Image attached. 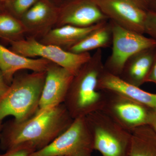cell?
Listing matches in <instances>:
<instances>
[{"label": "cell", "mask_w": 156, "mask_h": 156, "mask_svg": "<svg viewBox=\"0 0 156 156\" xmlns=\"http://www.w3.org/2000/svg\"><path fill=\"white\" fill-rule=\"evenodd\" d=\"M13 52L25 57H41L58 65L75 76L91 56L89 52L75 53L55 45L46 44L33 38L6 40Z\"/></svg>", "instance_id": "obj_6"}, {"label": "cell", "mask_w": 156, "mask_h": 156, "mask_svg": "<svg viewBox=\"0 0 156 156\" xmlns=\"http://www.w3.org/2000/svg\"><path fill=\"white\" fill-rule=\"evenodd\" d=\"M37 0H11L5 3L11 11L17 15H22L36 4Z\"/></svg>", "instance_id": "obj_20"}, {"label": "cell", "mask_w": 156, "mask_h": 156, "mask_svg": "<svg viewBox=\"0 0 156 156\" xmlns=\"http://www.w3.org/2000/svg\"><path fill=\"white\" fill-rule=\"evenodd\" d=\"M151 82L156 84V54L152 66L147 78L146 83Z\"/></svg>", "instance_id": "obj_25"}, {"label": "cell", "mask_w": 156, "mask_h": 156, "mask_svg": "<svg viewBox=\"0 0 156 156\" xmlns=\"http://www.w3.org/2000/svg\"><path fill=\"white\" fill-rule=\"evenodd\" d=\"M145 34L156 42V11H147L145 24Z\"/></svg>", "instance_id": "obj_21"}, {"label": "cell", "mask_w": 156, "mask_h": 156, "mask_svg": "<svg viewBox=\"0 0 156 156\" xmlns=\"http://www.w3.org/2000/svg\"><path fill=\"white\" fill-rule=\"evenodd\" d=\"M156 54V47L139 51L128 59L119 77L122 80L140 87L146 83Z\"/></svg>", "instance_id": "obj_13"}, {"label": "cell", "mask_w": 156, "mask_h": 156, "mask_svg": "<svg viewBox=\"0 0 156 156\" xmlns=\"http://www.w3.org/2000/svg\"><path fill=\"white\" fill-rule=\"evenodd\" d=\"M86 118L93 136L94 150L103 156H129L131 131L101 110L93 112Z\"/></svg>", "instance_id": "obj_4"}, {"label": "cell", "mask_w": 156, "mask_h": 156, "mask_svg": "<svg viewBox=\"0 0 156 156\" xmlns=\"http://www.w3.org/2000/svg\"><path fill=\"white\" fill-rule=\"evenodd\" d=\"M112 44L111 27L108 20L67 50L75 53H87L90 50L108 48Z\"/></svg>", "instance_id": "obj_17"}, {"label": "cell", "mask_w": 156, "mask_h": 156, "mask_svg": "<svg viewBox=\"0 0 156 156\" xmlns=\"http://www.w3.org/2000/svg\"><path fill=\"white\" fill-rule=\"evenodd\" d=\"M27 30L23 23L13 15L0 13V38L4 40H17Z\"/></svg>", "instance_id": "obj_19"}, {"label": "cell", "mask_w": 156, "mask_h": 156, "mask_svg": "<svg viewBox=\"0 0 156 156\" xmlns=\"http://www.w3.org/2000/svg\"><path fill=\"white\" fill-rule=\"evenodd\" d=\"M140 9L147 11L151 9L152 4L155 0H130Z\"/></svg>", "instance_id": "obj_23"}, {"label": "cell", "mask_w": 156, "mask_h": 156, "mask_svg": "<svg viewBox=\"0 0 156 156\" xmlns=\"http://www.w3.org/2000/svg\"><path fill=\"white\" fill-rule=\"evenodd\" d=\"M112 33V52L104 63L106 71L119 76L124 65L132 55L156 47V42L143 34L129 30L109 20Z\"/></svg>", "instance_id": "obj_7"}, {"label": "cell", "mask_w": 156, "mask_h": 156, "mask_svg": "<svg viewBox=\"0 0 156 156\" xmlns=\"http://www.w3.org/2000/svg\"><path fill=\"white\" fill-rule=\"evenodd\" d=\"M147 125L156 133V108H150L148 115Z\"/></svg>", "instance_id": "obj_24"}, {"label": "cell", "mask_w": 156, "mask_h": 156, "mask_svg": "<svg viewBox=\"0 0 156 156\" xmlns=\"http://www.w3.org/2000/svg\"><path fill=\"white\" fill-rule=\"evenodd\" d=\"M50 62L44 58L34 59L23 56L0 44V69L9 85L16 73L20 70H30L34 72H45Z\"/></svg>", "instance_id": "obj_12"}, {"label": "cell", "mask_w": 156, "mask_h": 156, "mask_svg": "<svg viewBox=\"0 0 156 156\" xmlns=\"http://www.w3.org/2000/svg\"><path fill=\"white\" fill-rule=\"evenodd\" d=\"M150 10H155L156 11V0H155L152 4Z\"/></svg>", "instance_id": "obj_27"}, {"label": "cell", "mask_w": 156, "mask_h": 156, "mask_svg": "<svg viewBox=\"0 0 156 156\" xmlns=\"http://www.w3.org/2000/svg\"><path fill=\"white\" fill-rule=\"evenodd\" d=\"M34 148L28 144H24L6 151L0 156H30L36 151Z\"/></svg>", "instance_id": "obj_22"}, {"label": "cell", "mask_w": 156, "mask_h": 156, "mask_svg": "<svg viewBox=\"0 0 156 156\" xmlns=\"http://www.w3.org/2000/svg\"><path fill=\"white\" fill-rule=\"evenodd\" d=\"M104 101L101 110L124 128L132 131L147 125L150 108L114 91L102 90Z\"/></svg>", "instance_id": "obj_8"}, {"label": "cell", "mask_w": 156, "mask_h": 156, "mask_svg": "<svg viewBox=\"0 0 156 156\" xmlns=\"http://www.w3.org/2000/svg\"><path fill=\"white\" fill-rule=\"evenodd\" d=\"M108 21L100 23L87 27H79L70 25L61 26L58 28L48 31L45 35L41 43L68 49Z\"/></svg>", "instance_id": "obj_15"}, {"label": "cell", "mask_w": 156, "mask_h": 156, "mask_svg": "<svg viewBox=\"0 0 156 156\" xmlns=\"http://www.w3.org/2000/svg\"><path fill=\"white\" fill-rule=\"evenodd\" d=\"M2 3H3L2 2H0V13H1V11L2 10L3 8L2 5Z\"/></svg>", "instance_id": "obj_29"}, {"label": "cell", "mask_w": 156, "mask_h": 156, "mask_svg": "<svg viewBox=\"0 0 156 156\" xmlns=\"http://www.w3.org/2000/svg\"><path fill=\"white\" fill-rule=\"evenodd\" d=\"M49 6L42 2H38L26 12L21 22L27 30H38L47 26L50 18Z\"/></svg>", "instance_id": "obj_18"}, {"label": "cell", "mask_w": 156, "mask_h": 156, "mask_svg": "<svg viewBox=\"0 0 156 156\" xmlns=\"http://www.w3.org/2000/svg\"><path fill=\"white\" fill-rule=\"evenodd\" d=\"M98 89L119 92L147 107L156 108V94L128 84L105 69L99 78Z\"/></svg>", "instance_id": "obj_14"}, {"label": "cell", "mask_w": 156, "mask_h": 156, "mask_svg": "<svg viewBox=\"0 0 156 156\" xmlns=\"http://www.w3.org/2000/svg\"><path fill=\"white\" fill-rule=\"evenodd\" d=\"M108 20L92 0H76L65 9L59 24L87 27Z\"/></svg>", "instance_id": "obj_11"}, {"label": "cell", "mask_w": 156, "mask_h": 156, "mask_svg": "<svg viewBox=\"0 0 156 156\" xmlns=\"http://www.w3.org/2000/svg\"><path fill=\"white\" fill-rule=\"evenodd\" d=\"M64 104L37 112L27 119H14L3 125L0 147L7 151L28 144L37 151L51 143L69 128L73 121Z\"/></svg>", "instance_id": "obj_1"}, {"label": "cell", "mask_w": 156, "mask_h": 156, "mask_svg": "<svg viewBox=\"0 0 156 156\" xmlns=\"http://www.w3.org/2000/svg\"><path fill=\"white\" fill-rule=\"evenodd\" d=\"M9 85L3 75L2 70L0 69V96L5 92L9 88Z\"/></svg>", "instance_id": "obj_26"}, {"label": "cell", "mask_w": 156, "mask_h": 156, "mask_svg": "<svg viewBox=\"0 0 156 156\" xmlns=\"http://www.w3.org/2000/svg\"><path fill=\"white\" fill-rule=\"evenodd\" d=\"M3 125H4L2 124V122H0V134H1V132H2V129L3 127Z\"/></svg>", "instance_id": "obj_28"}, {"label": "cell", "mask_w": 156, "mask_h": 156, "mask_svg": "<svg viewBox=\"0 0 156 156\" xmlns=\"http://www.w3.org/2000/svg\"><path fill=\"white\" fill-rule=\"evenodd\" d=\"M104 70L102 49H97L74 76L63 103L73 119L102 108L104 93L98 86Z\"/></svg>", "instance_id": "obj_2"}, {"label": "cell", "mask_w": 156, "mask_h": 156, "mask_svg": "<svg viewBox=\"0 0 156 156\" xmlns=\"http://www.w3.org/2000/svg\"><path fill=\"white\" fill-rule=\"evenodd\" d=\"M8 0H0V2H2V3H5L6 2H8Z\"/></svg>", "instance_id": "obj_30"}, {"label": "cell", "mask_w": 156, "mask_h": 156, "mask_svg": "<svg viewBox=\"0 0 156 156\" xmlns=\"http://www.w3.org/2000/svg\"><path fill=\"white\" fill-rule=\"evenodd\" d=\"M73 77L67 70L50 62L46 71L44 84L36 113L64 103Z\"/></svg>", "instance_id": "obj_10"}, {"label": "cell", "mask_w": 156, "mask_h": 156, "mask_svg": "<svg viewBox=\"0 0 156 156\" xmlns=\"http://www.w3.org/2000/svg\"><path fill=\"white\" fill-rule=\"evenodd\" d=\"M109 20L138 33L145 34L147 11L130 0H92Z\"/></svg>", "instance_id": "obj_9"}, {"label": "cell", "mask_w": 156, "mask_h": 156, "mask_svg": "<svg viewBox=\"0 0 156 156\" xmlns=\"http://www.w3.org/2000/svg\"><path fill=\"white\" fill-rule=\"evenodd\" d=\"M45 77L46 71L16 74L8 89L0 96V122L9 116L22 121L35 114Z\"/></svg>", "instance_id": "obj_3"}, {"label": "cell", "mask_w": 156, "mask_h": 156, "mask_svg": "<svg viewBox=\"0 0 156 156\" xmlns=\"http://www.w3.org/2000/svg\"><path fill=\"white\" fill-rule=\"evenodd\" d=\"M94 141L86 117L75 119L69 128L46 147L30 156H92Z\"/></svg>", "instance_id": "obj_5"}, {"label": "cell", "mask_w": 156, "mask_h": 156, "mask_svg": "<svg viewBox=\"0 0 156 156\" xmlns=\"http://www.w3.org/2000/svg\"><path fill=\"white\" fill-rule=\"evenodd\" d=\"M129 156H156V133L147 125L131 131Z\"/></svg>", "instance_id": "obj_16"}]
</instances>
